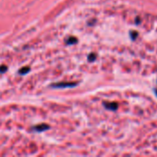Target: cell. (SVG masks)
Segmentation results:
<instances>
[{
    "mask_svg": "<svg viewBox=\"0 0 157 157\" xmlns=\"http://www.w3.org/2000/svg\"><path fill=\"white\" fill-rule=\"evenodd\" d=\"M75 86V84L74 83H57L52 85V87L54 88H64V87H72Z\"/></svg>",
    "mask_w": 157,
    "mask_h": 157,
    "instance_id": "1",
    "label": "cell"
},
{
    "mask_svg": "<svg viewBox=\"0 0 157 157\" xmlns=\"http://www.w3.org/2000/svg\"><path fill=\"white\" fill-rule=\"evenodd\" d=\"M49 126L48 125H44V124H41V125H39L36 127V130L38 132H42V131H45V130H48Z\"/></svg>",
    "mask_w": 157,
    "mask_h": 157,
    "instance_id": "2",
    "label": "cell"
},
{
    "mask_svg": "<svg viewBox=\"0 0 157 157\" xmlns=\"http://www.w3.org/2000/svg\"><path fill=\"white\" fill-rule=\"evenodd\" d=\"M76 41H77V40H76L75 38L71 37V38H69V40H67V43H68V44H74V43H75Z\"/></svg>",
    "mask_w": 157,
    "mask_h": 157,
    "instance_id": "4",
    "label": "cell"
},
{
    "mask_svg": "<svg viewBox=\"0 0 157 157\" xmlns=\"http://www.w3.org/2000/svg\"><path fill=\"white\" fill-rule=\"evenodd\" d=\"M29 72V67H24L21 70H19L18 73H19V75H25V74H27Z\"/></svg>",
    "mask_w": 157,
    "mask_h": 157,
    "instance_id": "3",
    "label": "cell"
},
{
    "mask_svg": "<svg viewBox=\"0 0 157 157\" xmlns=\"http://www.w3.org/2000/svg\"><path fill=\"white\" fill-rule=\"evenodd\" d=\"M6 69H7V67H6V65L0 66V73H5V72L6 71Z\"/></svg>",
    "mask_w": 157,
    "mask_h": 157,
    "instance_id": "5",
    "label": "cell"
}]
</instances>
